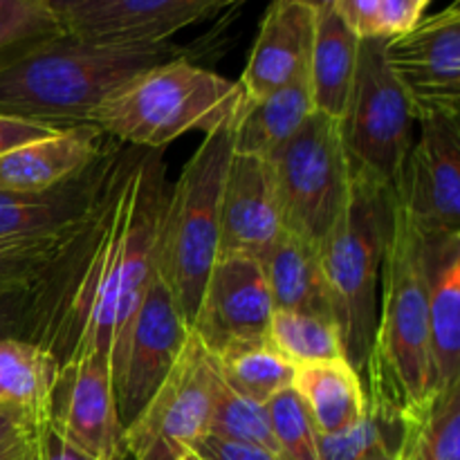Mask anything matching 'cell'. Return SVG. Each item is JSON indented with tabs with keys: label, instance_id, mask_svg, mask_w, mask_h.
Masks as SVG:
<instances>
[{
	"label": "cell",
	"instance_id": "1",
	"mask_svg": "<svg viewBox=\"0 0 460 460\" xmlns=\"http://www.w3.org/2000/svg\"><path fill=\"white\" fill-rule=\"evenodd\" d=\"M119 151L106 187L43 277L31 286V344L58 367L102 353L117 380L133 319L155 274L164 211L160 175Z\"/></svg>",
	"mask_w": 460,
	"mask_h": 460
},
{
	"label": "cell",
	"instance_id": "2",
	"mask_svg": "<svg viewBox=\"0 0 460 460\" xmlns=\"http://www.w3.org/2000/svg\"><path fill=\"white\" fill-rule=\"evenodd\" d=\"M362 376L367 409L394 420L434 391L422 238L394 191L376 332Z\"/></svg>",
	"mask_w": 460,
	"mask_h": 460
},
{
	"label": "cell",
	"instance_id": "3",
	"mask_svg": "<svg viewBox=\"0 0 460 460\" xmlns=\"http://www.w3.org/2000/svg\"><path fill=\"white\" fill-rule=\"evenodd\" d=\"M189 57L173 40L97 43L63 34L0 67V115L54 126L85 124L90 112L135 75Z\"/></svg>",
	"mask_w": 460,
	"mask_h": 460
},
{
	"label": "cell",
	"instance_id": "4",
	"mask_svg": "<svg viewBox=\"0 0 460 460\" xmlns=\"http://www.w3.org/2000/svg\"><path fill=\"white\" fill-rule=\"evenodd\" d=\"M243 99L238 81L225 79L184 57L121 84L90 112L85 124L133 148L162 151L187 133L211 135L234 126Z\"/></svg>",
	"mask_w": 460,
	"mask_h": 460
},
{
	"label": "cell",
	"instance_id": "5",
	"mask_svg": "<svg viewBox=\"0 0 460 460\" xmlns=\"http://www.w3.org/2000/svg\"><path fill=\"white\" fill-rule=\"evenodd\" d=\"M391 227V189L353 169L340 218L317 245L344 358L362 376L377 322L380 268Z\"/></svg>",
	"mask_w": 460,
	"mask_h": 460
},
{
	"label": "cell",
	"instance_id": "6",
	"mask_svg": "<svg viewBox=\"0 0 460 460\" xmlns=\"http://www.w3.org/2000/svg\"><path fill=\"white\" fill-rule=\"evenodd\" d=\"M234 126L205 135L166 193L157 234V270L191 331L207 277L220 252V198L234 153Z\"/></svg>",
	"mask_w": 460,
	"mask_h": 460
},
{
	"label": "cell",
	"instance_id": "7",
	"mask_svg": "<svg viewBox=\"0 0 460 460\" xmlns=\"http://www.w3.org/2000/svg\"><path fill=\"white\" fill-rule=\"evenodd\" d=\"M270 166L283 229L317 247L346 207L353 178L341 121L313 111Z\"/></svg>",
	"mask_w": 460,
	"mask_h": 460
},
{
	"label": "cell",
	"instance_id": "8",
	"mask_svg": "<svg viewBox=\"0 0 460 460\" xmlns=\"http://www.w3.org/2000/svg\"><path fill=\"white\" fill-rule=\"evenodd\" d=\"M386 39L359 40L341 135L353 169L394 189L413 146V108L385 57Z\"/></svg>",
	"mask_w": 460,
	"mask_h": 460
},
{
	"label": "cell",
	"instance_id": "9",
	"mask_svg": "<svg viewBox=\"0 0 460 460\" xmlns=\"http://www.w3.org/2000/svg\"><path fill=\"white\" fill-rule=\"evenodd\" d=\"M218 367L211 350L189 340L166 380L124 429L126 460H178L207 436Z\"/></svg>",
	"mask_w": 460,
	"mask_h": 460
},
{
	"label": "cell",
	"instance_id": "10",
	"mask_svg": "<svg viewBox=\"0 0 460 460\" xmlns=\"http://www.w3.org/2000/svg\"><path fill=\"white\" fill-rule=\"evenodd\" d=\"M418 124L420 139L391 191L422 238L460 234V117L429 115Z\"/></svg>",
	"mask_w": 460,
	"mask_h": 460
},
{
	"label": "cell",
	"instance_id": "11",
	"mask_svg": "<svg viewBox=\"0 0 460 460\" xmlns=\"http://www.w3.org/2000/svg\"><path fill=\"white\" fill-rule=\"evenodd\" d=\"M385 57L407 93L413 117H460V3L420 18L413 30L385 40Z\"/></svg>",
	"mask_w": 460,
	"mask_h": 460
},
{
	"label": "cell",
	"instance_id": "12",
	"mask_svg": "<svg viewBox=\"0 0 460 460\" xmlns=\"http://www.w3.org/2000/svg\"><path fill=\"white\" fill-rule=\"evenodd\" d=\"M189 332L178 301L155 265V274L133 319L115 382L117 416L124 429L166 380L187 344Z\"/></svg>",
	"mask_w": 460,
	"mask_h": 460
},
{
	"label": "cell",
	"instance_id": "13",
	"mask_svg": "<svg viewBox=\"0 0 460 460\" xmlns=\"http://www.w3.org/2000/svg\"><path fill=\"white\" fill-rule=\"evenodd\" d=\"M66 443L94 460L124 458V427L117 416L111 364L102 353H88L63 364L49 409Z\"/></svg>",
	"mask_w": 460,
	"mask_h": 460
},
{
	"label": "cell",
	"instance_id": "14",
	"mask_svg": "<svg viewBox=\"0 0 460 460\" xmlns=\"http://www.w3.org/2000/svg\"><path fill=\"white\" fill-rule=\"evenodd\" d=\"M274 304L259 259L218 252L207 277L191 332L216 353L229 341L268 335Z\"/></svg>",
	"mask_w": 460,
	"mask_h": 460
},
{
	"label": "cell",
	"instance_id": "15",
	"mask_svg": "<svg viewBox=\"0 0 460 460\" xmlns=\"http://www.w3.org/2000/svg\"><path fill=\"white\" fill-rule=\"evenodd\" d=\"M247 0H93L61 16L67 34L97 43H164Z\"/></svg>",
	"mask_w": 460,
	"mask_h": 460
},
{
	"label": "cell",
	"instance_id": "16",
	"mask_svg": "<svg viewBox=\"0 0 460 460\" xmlns=\"http://www.w3.org/2000/svg\"><path fill=\"white\" fill-rule=\"evenodd\" d=\"M281 232L270 160L232 153L220 198V252L261 261Z\"/></svg>",
	"mask_w": 460,
	"mask_h": 460
},
{
	"label": "cell",
	"instance_id": "17",
	"mask_svg": "<svg viewBox=\"0 0 460 460\" xmlns=\"http://www.w3.org/2000/svg\"><path fill=\"white\" fill-rule=\"evenodd\" d=\"M317 34V12L292 0H272L241 76L245 99L265 97L308 76Z\"/></svg>",
	"mask_w": 460,
	"mask_h": 460
},
{
	"label": "cell",
	"instance_id": "18",
	"mask_svg": "<svg viewBox=\"0 0 460 460\" xmlns=\"http://www.w3.org/2000/svg\"><path fill=\"white\" fill-rule=\"evenodd\" d=\"M117 155L119 148H108L84 173L43 193L0 189V236H39L79 225L106 187Z\"/></svg>",
	"mask_w": 460,
	"mask_h": 460
},
{
	"label": "cell",
	"instance_id": "19",
	"mask_svg": "<svg viewBox=\"0 0 460 460\" xmlns=\"http://www.w3.org/2000/svg\"><path fill=\"white\" fill-rule=\"evenodd\" d=\"M422 238V236H420ZM434 391L460 382V234L422 238Z\"/></svg>",
	"mask_w": 460,
	"mask_h": 460
},
{
	"label": "cell",
	"instance_id": "20",
	"mask_svg": "<svg viewBox=\"0 0 460 460\" xmlns=\"http://www.w3.org/2000/svg\"><path fill=\"white\" fill-rule=\"evenodd\" d=\"M106 135L93 124L66 126L0 157V189L43 193L70 182L106 153Z\"/></svg>",
	"mask_w": 460,
	"mask_h": 460
},
{
	"label": "cell",
	"instance_id": "21",
	"mask_svg": "<svg viewBox=\"0 0 460 460\" xmlns=\"http://www.w3.org/2000/svg\"><path fill=\"white\" fill-rule=\"evenodd\" d=\"M314 111L308 76L296 79L265 97L243 99L234 121V153L270 160Z\"/></svg>",
	"mask_w": 460,
	"mask_h": 460
},
{
	"label": "cell",
	"instance_id": "22",
	"mask_svg": "<svg viewBox=\"0 0 460 460\" xmlns=\"http://www.w3.org/2000/svg\"><path fill=\"white\" fill-rule=\"evenodd\" d=\"M274 310L331 317L326 283L319 268L317 247L283 229L261 259Z\"/></svg>",
	"mask_w": 460,
	"mask_h": 460
},
{
	"label": "cell",
	"instance_id": "23",
	"mask_svg": "<svg viewBox=\"0 0 460 460\" xmlns=\"http://www.w3.org/2000/svg\"><path fill=\"white\" fill-rule=\"evenodd\" d=\"M292 389L308 407L319 436L341 434L367 413L362 376L346 359L296 368Z\"/></svg>",
	"mask_w": 460,
	"mask_h": 460
},
{
	"label": "cell",
	"instance_id": "24",
	"mask_svg": "<svg viewBox=\"0 0 460 460\" xmlns=\"http://www.w3.org/2000/svg\"><path fill=\"white\" fill-rule=\"evenodd\" d=\"M359 40L335 12L317 13L313 57L308 67V85L317 112L340 119L346 112L355 70H358Z\"/></svg>",
	"mask_w": 460,
	"mask_h": 460
},
{
	"label": "cell",
	"instance_id": "25",
	"mask_svg": "<svg viewBox=\"0 0 460 460\" xmlns=\"http://www.w3.org/2000/svg\"><path fill=\"white\" fill-rule=\"evenodd\" d=\"M400 427L394 460H460V382L407 409Z\"/></svg>",
	"mask_w": 460,
	"mask_h": 460
},
{
	"label": "cell",
	"instance_id": "26",
	"mask_svg": "<svg viewBox=\"0 0 460 460\" xmlns=\"http://www.w3.org/2000/svg\"><path fill=\"white\" fill-rule=\"evenodd\" d=\"M57 359L25 340H0V407L30 418L49 416L58 380Z\"/></svg>",
	"mask_w": 460,
	"mask_h": 460
},
{
	"label": "cell",
	"instance_id": "27",
	"mask_svg": "<svg viewBox=\"0 0 460 460\" xmlns=\"http://www.w3.org/2000/svg\"><path fill=\"white\" fill-rule=\"evenodd\" d=\"M220 377L232 391L254 402H270L292 386L296 368L279 353L268 335L229 341L214 353Z\"/></svg>",
	"mask_w": 460,
	"mask_h": 460
},
{
	"label": "cell",
	"instance_id": "28",
	"mask_svg": "<svg viewBox=\"0 0 460 460\" xmlns=\"http://www.w3.org/2000/svg\"><path fill=\"white\" fill-rule=\"evenodd\" d=\"M268 337L295 368L346 359L340 328L322 314L274 310Z\"/></svg>",
	"mask_w": 460,
	"mask_h": 460
},
{
	"label": "cell",
	"instance_id": "29",
	"mask_svg": "<svg viewBox=\"0 0 460 460\" xmlns=\"http://www.w3.org/2000/svg\"><path fill=\"white\" fill-rule=\"evenodd\" d=\"M66 34L48 0H0V67Z\"/></svg>",
	"mask_w": 460,
	"mask_h": 460
},
{
	"label": "cell",
	"instance_id": "30",
	"mask_svg": "<svg viewBox=\"0 0 460 460\" xmlns=\"http://www.w3.org/2000/svg\"><path fill=\"white\" fill-rule=\"evenodd\" d=\"M207 436L232 440V443L254 445V447H263L270 449V452L281 454L277 443H274L268 407L238 395L236 391H232L225 385L223 377H220L218 386H216Z\"/></svg>",
	"mask_w": 460,
	"mask_h": 460
},
{
	"label": "cell",
	"instance_id": "31",
	"mask_svg": "<svg viewBox=\"0 0 460 460\" xmlns=\"http://www.w3.org/2000/svg\"><path fill=\"white\" fill-rule=\"evenodd\" d=\"M75 227L39 236H0V290L34 286L63 250Z\"/></svg>",
	"mask_w": 460,
	"mask_h": 460
},
{
	"label": "cell",
	"instance_id": "32",
	"mask_svg": "<svg viewBox=\"0 0 460 460\" xmlns=\"http://www.w3.org/2000/svg\"><path fill=\"white\" fill-rule=\"evenodd\" d=\"M274 443L288 460H319V431L308 407L292 386L265 402Z\"/></svg>",
	"mask_w": 460,
	"mask_h": 460
},
{
	"label": "cell",
	"instance_id": "33",
	"mask_svg": "<svg viewBox=\"0 0 460 460\" xmlns=\"http://www.w3.org/2000/svg\"><path fill=\"white\" fill-rule=\"evenodd\" d=\"M400 420L367 409L362 420L350 429L319 436V460H367L380 452H395L400 443Z\"/></svg>",
	"mask_w": 460,
	"mask_h": 460
},
{
	"label": "cell",
	"instance_id": "34",
	"mask_svg": "<svg viewBox=\"0 0 460 460\" xmlns=\"http://www.w3.org/2000/svg\"><path fill=\"white\" fill-rule=\"evenodd\" d=\"M31 288L0 290V340H30Z\"/></svg>",
	"mask_w": 460,
	"mask_h": 460
},
{
	"label": "cell",
	"instance_id": "35",
	"mask_svg": "<svg viewBox=\"0 0 460 460\" xmlns=\"http://www.w3.org/2000/svg\"><path fill=\"white\" fill-rule=\"evenodd\" d=\"M58 130H61V126L45 124V121L0 115V157L25 146V144L36 142V139L49 137Z\"/></svg>",
	"mask_w": 460,
	"mask_h": 460
},
{
	"label": "cell",
	"instance_id": "36",
	"mask_svg": "<svg viewBox=\"0 0 460 460\" xmlns=\"http://www.w3.org/2000/svg\"><path fill=\"white\" fill-rule=\"evenodd\" d=\"M31 436L36 445V460H94L66 443L49 416L31 418Z\"/></svg>",
	"mask_w": 460,
	"mask_h": 460
},
{
	"label": "cell",
	"instance_id": "37",
	"mask_svg": "<svg viewBox=\"0 0 460 460\" xmlns=\"http://www.w3.org/2000/svg\"><path fill=\"white\" fill-rule=\"evenodd\" d=\"M193 452L205 460H288L281 454L270 452V449L232 443V440L214 438V436H202L196 447H193Z\"/></svg>",
	"mask_w": 460,
	"mask_h": 460
},
{
	"label": "cell",
	"instance_id": "38",
	"mask_svg": "<svg viewBox=\"0 0 460 460\" xmlns=\"http://www.w3.org/2000/svg\"><path fill=\"white\" fill-rule=\"evenodd\" d=\"M420 9L411 0H380V12H377V39H395L400 34H407L409 30L420 22Z\"/></svg>",
	"mask_w": 460,
	"mask_h": 460
},
{
	"label": "cell",
	"instance_id": "39",
	"mask_svg": "<svg viewBox=\"0 0 460 460\" xmlns=\"http://www.w3.org/2000/svg\"><path fill=\"white\" fill-rule=\"evenodd\" d=\"M332 12L358 39H377L380 0H335Z\"/></svg>",
	"mask_w": 460,
	"mask_h": 460
},
{
	"label": "cell",
	"instance_id": "40",
	"mask_svg": "<svg viewBox=\"0 0 460 460\" xmlns=\"http://www.w3.org/2000/svg\"><path fill=\"white\" fill-rule=\"evenodd\" d=\"M27 425H30V416L16 411V409L0 407V449L13 443L27 429Z\"/></svg>",
	"mask_w": 460,
	"mask_h": 460
},
{
	"label": "cell",
	"instance_id": "41",
	"mask_svg": "<svg viewBox=\"0 0 460 460\" xmlns=\"http://www.w3.org/2000/svg\"><path fill=\"white\" fill-rule=\"evenodd\" d=\"M0 460H36V445L34 436H31V418L27 429L22 431L13 443H9L7 447L0 449Z\"/></svg>",
	"mask_w": 460,
	"mask_h": 460
},
{
	"label": "cell",
	"instance_id": "42",
	"mask_svg": "<svg viewBox=\"0 0 460 460\" xmlns=\"http://www.w3.org/2000/svg\"><path fill=\"white\" fill-rule=\"evenodd\" d=\"M49 7L54 9V12L58 13V16H66L67 12H72V9L81 7V4H88L93 3V0H48Z\"/></svg>",
	"mask_w": 460,
	"mask_h": 460
},
{
	"label": "cell",
	"instance_id": "43",
	"mask_svg": "<svg viewBox=\"0 0 460 460\" xmlns=\"http://www.w3.org/2000/svg\"><path fill=\"white\" fill-rule=\"evenodd\" d=\"M292 3H301V4H308L310 9H314L317 13L322 12H331L335 0H292Z\"/></svg>",
	"mask_w": 460,
	"mask_h": 460
},
{
	"label": "cell",
	"instance_id": "44",
	"mask_svg": "<svg viewBox=\"0 0 460 460\" xmlns=\"http://www.w3.org/2000/svg\"><path fill=\"white\" fill-rule=\"evenodd\" d=\"M394 454L395 452H380V454H376V456H371L367 460H394Z\"/></svg>",
	"mask_w": 460,
	"mask_h": 460
},
{
	"label": "cell",
	"instance_id": "45",
	"mask_svg": "<svg viewBox=\"0 0 460 460\" xmlns=\"http://www.w3.org/2000/svg\"><path fill=\"white\" fill-rule=\"evenodd\" d=\"M411 3L416 4V7L420 9V12H425V9L429 7V3H431V0H411Z\"/></svg>",
	"mask_w": 460,
	"mask_h": 460
},
{
	"label": "cell",
	"instance_id": "46",
	"mask_svg": "<svg viewBox=\"0 0 460 460\" xmlns=\"http://www.w3.org/2000/svg\"><path fill=\"white\" fill-rule=\"evenodd\" d=\"M178 460H205V458H202V456H198L196 452H187V454H184L182 458H178Z\"/></svg>",
	"mask_w": 460,
	"mask_h": 460
}]
</instances>
